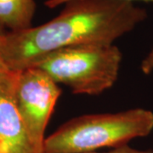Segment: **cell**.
<instances>
[{
  "mask_svg": "<svg viewBox=\"0 0 153 153\" xmlns=\"http://www.w3.org/2000/svg\"><path fill=\"white\" fill-rule=\"evenodd\" d=\"M13 72L14 71H11L7 67L4 61L3 60V58H2V56H1V54H0V81L10 76Z\"/></svg>",
  "mask_w": 153,
  "mask_h": 153,
  "instance_id": "obj_10",
  "label": "cell"
},
{
  "mask_svg": "<svg viewBox=\"0 0 153 153\" xmlns=\"http://www.w3.org/2000/svg\"><path fill=\"white\" fill-rule=\"evenodd\" d=\"M140 69L144 74H150L153 71V49L148 53V55L142 60Z\"/></svg>",
  "mask_w": 153,
  "mask_h": 153,
  "instance_id": "obj_8",
  "label": "cell"
},
{
  "mask_svg": "<svg viewBox=\"0 0 153 153\" xmlns=\"http://www.w3.org/2000/svg\"><path fill=\"white\" fill-rule=\"evenodd\" d=\"M87 153H153V150H138V149L130 147L128 145H125L119 147L112 148V150H111L109 152H92Z\"/></svg>",
  "mask_w": 153,
  "mask_h": 153,
  "instance_id": "obj_7",
  "label": "cell"
},
{
  "mask_svg": "<svg viewBox=\"0 0 153 153\" xmlns=\"http://www.w3.org/2000/svg\"><path fill=\"white\" fill-rule=\"evenodd\" d=\"M61 90L38 67L16 72L14 96L36 153H44L45 131Z\"/></svg>",
  "mask_w": 153,
  "mask_h": 153,
  "instance_id": "obj_4",
  "label": "cell"
},
{
  "mask_svg": "<svg viewBox=\"0 0 153 153\" xmlns=\"http://www.w3.org/2000/svg\"><path fill=\"white\" fill-rule=\"evenodd\" d=\"M35 12V0H0V24L7 32L32 27Z\"/></svg>",
  "mask_w": 153,
  "mask_h": 153,
  "instance_id": "obj_6",
  "label": "cell"
},
{
  "mask_svg": "<svg viewBox=\"0 0 153 153\" xmlns=\"http://www.w3.org/2000/svg\"><path fill=\"white\" fill-rule=\"evenodd\" d=\"M147 12L120 0H71L49 22L0 36V54L18 72L36 66L46 55L65 48L113 44L144 22Z\"/></svg>",
  "mask_w": 153,
  "mask_h": 153,
  "instance_id": "obj_1",
  "label": "cell"
},
{
  "mask_svg": "<svg viewBox=\"0 0 153 153\" xmlns=\"http://www.w3.org/2000/svg\"><path fill=\"white\" fill-rule=\"evenodd\" d=\"M153 130V112L134 108L71 118L46 137L44 153H87L128 145Z\"/></svg>",
  "mask_w": 153,
  "mask_h": 153,
  "instance_id": "obj_2",
  "label": "cell"
},
{
  "mask_svg": "<svg viewBox=\"0 0 153 153\" xmlns=\"http://www.w3.org/2000/svg\"><path fill=\"white\" fill-rule=\"evenodd\" d=\"M15 75L0 81V153H36L16 103Z\"/></svg>",
  "mask_w": 153,
  "mask_h": 153,
  "instance_id": "obj_5",
  "label": "cell"
},
{
  "mask_svg": "<svg viewBox=\"0 0 153 153\" xmlns=\"http://www.w3.org/2000/svg\"><path fill=\"white\" fill-rule=\"evenodd\" d=\"M122 59L114 44H87L55 50L34 67L74 94L98 95L114 85Z\"/></svg>",
  "mask_w": 153,
  "mask_h": 153,
  "instance_id": "obj_3",
  "label": "cell"
},
{
  "mask_svg": "<svg viewBox=\"0 0 153 153\" xmlns=\"http://www.w3.org/2000/svg\"><path fill=\"white\" fill-rule=\"evenodd\" d=\"M6 33H7V30H6L5 28L4 27L0 24V36L4 35Z\"/></svg>",
  "mask_w": 153,
  "mask_h": 153,
  "instance_id": "obj_11",
  "label": "cell"
},
{
  "mask_svg": "<svg viewBox=\"0 0 153 153\" xmlns=\"http://www.w3.org/2000/svg\"><path fill=\"white\" fill-rule=\"evenodd\" d=\"M69 1L71 0H45L44 4L49 9H55L60 5H64ZM120 1H126V2H131V3H134L136 1H142V2H146V3H153V0H120Z\"/></svg>",
  "mask_w": 153,
  "mask_h": 153,
  "instance_id": "obj_9",
  "label": "cell"
}]
</instances>
